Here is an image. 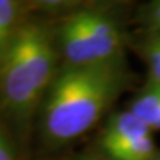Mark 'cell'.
<instances>
[{
	"label": "cell",
	"mask_w": 160,
	"mask_h": 160,
	"mask_svg": "<svg viewBox=\"0 0 160 160\" xmlns=\"http://www.w3.org/2000/svg\"><path fill=\"white\" fill-rule=\"evenodd\" d=\"M123 64L68 65L55 76L46 93L43 129L55 142H67L89 131L125 89Z\"/></svg>",
	"instance_id": "6da1fadb"
},
{
	"label": "cell",
	"mask_w": 160,
	"mask_h": 160,
	"mask_svg": "<svg viewBox=\"0 0 160 160\" xmlns=\"http://www.w3.org/2000/svg\"><path fill=\"white\" fill-rule=\"evenodd\" d=\"M55 48L46 27L27 22L15 28L3 48L0 89L6 105L25 116L55 79Z\"/></svg>",
	"instance_id": "7a4b0ae2"
},
{
	"label": "cell",
	"mask_w": 160,
	"mask_h": 160,
	"mask_svg": "<svg viewBox=\"0 0 160 160\" xmlns=\"http://www.w3.org/2000/svg\"><path fill=\"white\" fill-rule=\"evenodd\" d=\"M59 42L68 65H98L122 62L126 37L114 17L80 11L61 25Z\"/></svg>",
	"instance_id": "3957f363"
},
{
	"label": "cell",
	"mask_w": 160,
	"mask_h": 160,
	"mask_svg": "<svg viewBox=\"0 0 160 160\" xmlns=\"http://www.w3.org/2000/svg\"><path fill=\"white\" fill-rule=\"evenodd\" d=\"M151 133L142 120L126 110L110 119L101 145L111 160H156L159 151Z\"/></svg>",
	"instance_id": "277c9868"
},
{
	"label": "cell",
	"mask_w": 160,
	"mask_h": 160,
	"mask_svg": "<svg viewBox=\"0 0 160 160\" xmlns=\"http://www.w3.org/2000/svg\"><path fill=\"white\" fill-rule=\"evenodd\" d=\"M129 110L151 131H160V85L148 80L142 91L132 99Z\"/></svg>",
	"instance_id": "5b68a950"
},
{
	"label": "cell",
	"mask_w": 160,
	"mask_h": 160,
	"mask_svg": "<svg viewBox=\"0 0 160 160\" xmlns=\"http://www.w3.org/2000/svg\"><path fill=\"white\" fill-rule=\"evenodd\" d=\"M144 59L148 65L150 82L160 85V39L150 36L142 45Z\"/></svg>",
	"instance_id": "8992f818"
},
{
	"label": "cell",
	"mask_w": 160,
	"mask_h": 160,
	"mask_svg": "<svg viewBox=\"0 0 160 160\" xmlns=\"http://www.w3.org/2000/svg\"><path fill=\"white\" fill-rule=\"evenodd\" d=\"M17 18V5L9 0H0V49L8 45L13 31V21Z\"/></svg>",
	"instance_id": "52a82bcc"
},
{
	"label": "cell",
	"mask_w": 160,
	"mask_h": 160,
	"mask_svg": "<svg viewBox=\"0 0 160 160\" xmlns=\"http://www.w3.org/2000/svg\"><path fill=\"white\" fill-rule=\"evenodd\" d=\"M147 19H148V24H150L151 36L160 39V2L154 3V5L150 8Z\"/></svg>",
	"instance_id": "ba28073f"
},
{
	"label": "cell",
	"mask_w": 160,
	"mask_h": 160,
	"mask_svg": "<svg viewBox=\"0 0 160 160\" xmlns=\"http://www.w3.org/2000/svg\"><path fill=\"white\" fill-rule=\"evenodd\" d=\"M0 160H15L11 144L2 131H0Z\"/></svg>",
	"instance_id": "9c48e42d"
},
{
	"label": "cell",
	"mask_w": 160,
	"mask_h": 160,
	"mask_svg": "<svg viewBox=\"0 0 160 160\" xmlns=\"http://www.w3.org/2000/svg\"><path fill=\"white\" fill-rule=\"evenodd\" d=\"M156 160H160V153L157 154V157H156Z\"/></svg>",
	"instance_id": "30bf717a"
}]
</instances>
